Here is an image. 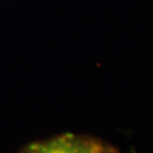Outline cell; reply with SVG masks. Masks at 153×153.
I'll use <instances>...</instances> for the list:
<instances>
[{
  "label": "cell",
  "instance_id": "1",
  "mask_svg": "<svg viewBox=\"0 0 153 153\" xmlns=\"http://www.w3.org/2000/svg\"><path fill=\"white\" fill-rule=\"evenodd\" d=\"M107 143L87 135L64 133L33 142L20 153H102Z\"/></svg>",
  "mask_w": 153,
  "mask_h": 153
},
{
  "label": "cell",
  "instance_id": "2",
  "mask_svg": "<svg viewBox=\"0 0 153 153\" xmlns=\"http://www.w3.org/2000/svg\"><path fill=\"white\" fill-rule=\"evenodd\" d=\"M102 153H120L117 149H115L113 147V146H111L109 144H107V146L105 147V149L103 150Z\"/></svg>",
  "mask_w": 153,
  "mask_h": 153
}]
</instances>
